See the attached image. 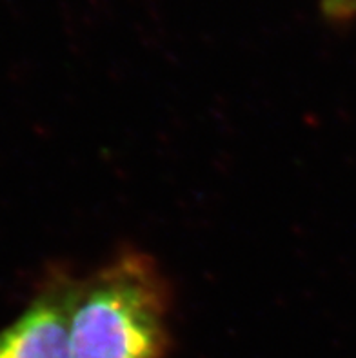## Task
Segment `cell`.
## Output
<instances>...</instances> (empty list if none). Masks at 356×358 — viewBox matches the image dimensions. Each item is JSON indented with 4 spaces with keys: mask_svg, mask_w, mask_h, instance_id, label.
<instances>
[{
    "mask_svg": "<svg viewBox=\"0 0 356 358\" xmlns=\"http://www.w3.org/2000/svg\"><path fill=\"white\" fill-rule=\"evenodd\" d=\"M173 289L151 255L124 250L73 277L69 335L75 358H167Z\"/></svg>",
    "mask_w": 356,
    "mask_h": 358,
    "instance_id": "cell-1",
    "label": "cell"
},
{
    "mask_svg": "<svg viewBox=\"0 0 356 358\" xmlns=\"http://www.w3.org/2000/svg\"><path fill=\"white\" fill-rule=\"evenodd\" d=\"M73 275L53 271L13 322L0 329V358H75L69 335Z\"/></svg>",
    "mask_w": 356,
    "mask_h": 358,
    "instance_id": "cell-2",
    "label": "cell"
},
{
    "mask_svg": "<svg viewBox=\"0 0 356 358\" xmlns=\"http://www.w3.org/2000/svg\"><path fill=\"white\" fill-rule=\"evenodd\" d=\"M334 18H351L356 17V0H339V4L334 8Z\"/></svg>",
    "mask_w": 356,
    "mask_h": 358,
    "instance_id": "cell-3",
    "label": "cell"
},
{
    "mask_svg": "<svg viewBox=\"0 0 356 358\" xmlns=\"http://www.w3.org/2000/svg\"><path fill=\"white\" fill-rule=\"evenodd\" d=\"M336 4H339V0H322V8H324V11L329 15V17L333 15Z\"/></svg>",
    "mask_w": 356,
    "mask_h": 358,
    "instance_id": "cell-4",
    "label": "cell"
}]
</instances>
